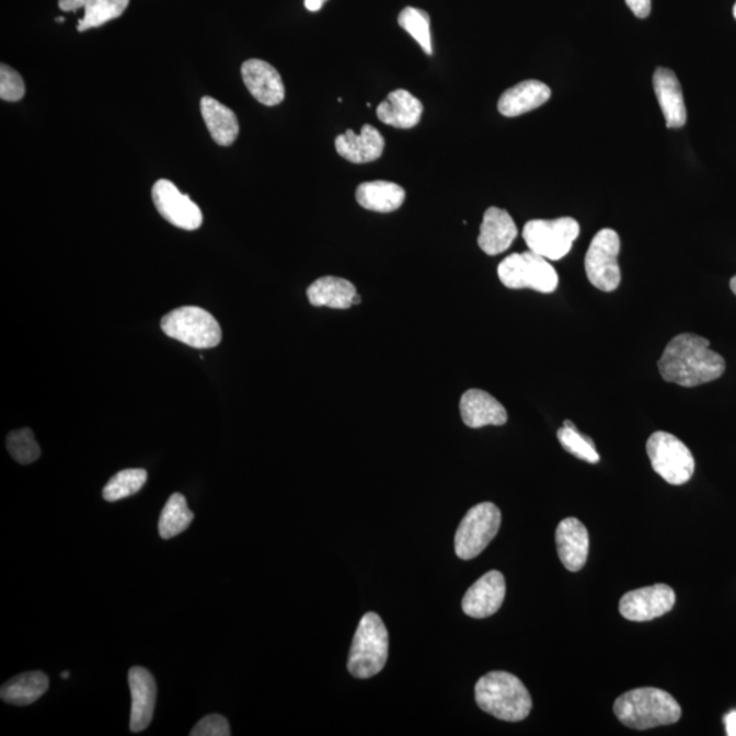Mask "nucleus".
Listing matches in <instances>:
<instances>
[{"mask_svg":"<svg viewBox=\"0 0 736 736\" xmlns=\"http://www.w3.org/2000/svg\"><path fill=\"white\" fill-rule=\"evenodd\" d=\"M462 422L471 428L504 426L507 422L505 406L481 389L467 390L460 401Z\"/></svg>","mask_w":736,"mask_h":736,"instance_id":"17","label":"nucleus"},{"mask_svg":"<svg viewBox=\"0 0 736 736\" xmlns=\"http://www.w3.org/2000/svg\"><path fill=\"white\" fill-rule=\"evenodd\" d=\"M621 253V239L611 228L596 233L585 255V273L594 287L603 292H612L621 284V267L618 256Z\"/></svg>","mask_w":736,"mask_h":736,"instance_id":"10","label":"nucleus"},{"mask_svg":"<svg viewBox=\"0 0 736 736\" xmlns=\"http://www.w3.org/2000/svg\"><path fill=\"white\" fill-rule=\"evenodd\" d=\"M556 435L562 448L577 459L587 461L589 464H598L600 461V455L595 448L594 440L579 433L573 422H563V427L557 429Z\"/></svg>","mask_w":736,"mask_h":736,"instance_id":"29","label":"nucleus"},{"mask_svg":"<svg viewBox=\"0 0 736 736\" xmlns=\"http://www.w3.org/2000/svg\"><path fill=\"white\" fill-rule=\"evenodd\" d=\"M479 708L504 722H521L532 710L531 694L516 675L493 671L475 686Z\"/></svg>","mask_w":736,"mask_h":736,"instance_id":"3","label":"nucleus"},{"mask_svg":"<svg viewBox=\"0 0 736 736\" xmlns=\"http://www.w3.org/2000/svg\"><path fill=\"white\" fill-rule=\"evenodd\" d=\"M128 685L131 691L130 729L141 733L153 721L158 685L153 675L142 667H133L128 672Z\"/></svg>","mask_w":736,"mask_h":736,"instance_id":"15","label":"nucleus"},{"mask_svg":"<svg viewBox=\"0 0 736 736\" xmlns=\"http://www.w3.org/2000/svg\"><path fill=\"white\" fill-rule=\"evenodd\" d=\"M130 0H85L83 19L78 24V32H85L119 19L125 13Z\"/></svg>","mask_w":736,"mask_h":736,"instance_id":"28","label":"nucleus"},{"mask_svg":"<svg viewBox=\"0 0 736 736\" xmlns=\"http://www.w3.org/2000/svg\"><path fill=\"white\" fill-rule=\"evenodd\" d=\"M613 712L618 721L633 729L670 726L682 716L677 700L656 688L634 689L618 697Z\"/></svg>","mask_w":736,"mask_h":736,"instance_id":"2","label":"nucleus"},{"mask_svg":"<svg viewBox=\"0 0 736 736\" xmlns=\"http://www.w3.org/2000/svg\"><path fill=\"white\" fill-rule=\"evenodd\" d=\"M388 657V629L378 613L367 612L360 619L354 635L348 657V671L359 679L376 677L387 666Z\"/></svg>","mask_w":736,"mask_h":736,"instance_id":"4","label":"nucleus"},{"mask_svg":"<svg viewBox=\"0 0 736 736\" xmlns=\"http://www.w3.org/2000/svg\"><path fill=\"white\" fill-rule=\"evenodd\" d=\"M498 277L510 289H533L542 294H552L560 284L557 273L549 262L533 251L511 254L501 262Z\"/></svg>","mask_w":736,"mask_h":736,"instance_id":"6","label":"nucleus"},{"mask_svg":"<svg viewBox=\"0 0 736 736\" xmlns=\"http://www.w3.org/2000/svg\"><path fill=\"white\" fill-rule=\"evenodd\" d=\"M506 583L504 574L491 571L479 578L462 599V611L468 617L483 619L494 616L504 605Z\"/></svg>","mask_w":736,"mask_h":736,"instance_id":"13","label":"nucleus"},{"mask_svg":"<svg viewBox=\"0 0 736 736\" xmlns=\"http://www.w3.org/2000/svg\"><path fill=\"white\" fill-rule=\"evenodd\" d=\"M200 114L206 127L220 147H230L239 136V122L235 113L216 99L206 96L200 100Z\"/></svg>","mask_w":736,"mask_h":736,"instance_id":"24","label":"nucleus"},{"mask_svg":"<svg viewBox=\"0 0 736 736\" xmlns=\"http://www.w3.org/2000/svg\"><path fill=\"white\" fill-rule=\"evenodd\" d=\"M710 347V340L697 334L682 333L674 337L657 361L662 378L683 388L700 387L721 378L726 371V361Z\"/></svg>","mask_w":736,"mask_h":736,"instance_id":"1","label":"nucleus"},{"mask_svg":"<svg viewBox=\"0 0 736 736\" xmlns=\"http://www.w3.org/2000/svg\"><path fill=\"white\" fill-rule=\"evenodd\" d=\"M25 96V82L19 71L8 65L0 66V97L4 102H20Z\"/></svg>","mask_w":736,"mask_h":736,"instance_id":"33","label":"nucleus"},{"mask_svg":"<svg viewBox=\"0 0 736 736\" xmlns=\"http://www.w3.org/2000/svg\"><path fill=\"white\" fill-rule=\"evenodd\" d=\"M59 8L64 11H77L85 8V0H59Z\"/></svg>","mask_w":736,"mask_h":736,"instance_id":"36","label":"nucleus"},{"mask_svg":"<svg viewBox=\"0 0 736 736\" xmlns=\"http://www.w3.org/2000/svg\"><path fill=\"white\" fill-rule=\"evenodd\" d=\"M49 679L42 671L16 675L5 682L0 690V697L11 705H31L47 693Z\"/></svg>","mask_w":736,"mask_h":736,"instance_id":"26","label":"nucleus"},{"mask_svg":"<svg viewBox=\"0 0 736 736\" xmlns=\"http://www.w3.org/2000/svg\"><path fill=\"white\" fill-rule=\"evenodd\" d=\"M518 235L516 222L506 210L488 208L484 214L478 243L487 255L505 253Z\"/></svg>","mask_w":736,"mask_h":736,"instance_id":"20","label":"nucleus"},{"mask_svg":"<svg viewBox=\"0 0 736 736\" xmlns=\"http://www.w3.org/2000/svg\"><path fill=\"white\" fill-rule=\"evenodd\" d=\"M5 444H8L11 457L22 465L32 464L42 455L41 446L36 442L31 428H21L10 433Z\"/></svg>","mask_w":736,"mask_h":736,"instance_id":"32","label":"nucleus"},{"mask_svg":"<svg viewBox=\"0 0 736 736\" xmlns=\"http://www.w3.org/2000/svg\"><path fill=\"white\" fill-rule=\"evenodd\" d=\"M57 22H65L64 16H60V19H57Z\"/></svg>","mask_w":736,"mask_h":736,"instance_id":"41","label":"nucleus"},{"mask_svg":"<svg viewBox=\"0 0 736 736\" xmlns=\"http://www.w3.org/2000/svg\"><path fill=\"white\" fill-rule=\"evenodd\" d=\"M652 468L667 483L682 486L694 475L695 461L690 449L675 435L657 432L646 442Z\"/></svg>","mask_w":736,"mask_h":736,"instance_id":"7","label":"nucleus"},{"mask_svg":"<svg viewBox=\"0 0 736 736\" xmlns=\"http://www.w3.org/2000/svg\"><path fill=\"white\" fill-rule=\"evenodd\" d=\"M501 521V510L491 502L473 506L457 528L455 538L457 556L470 561L481 555L498 534Z\"/></svg>","mask_w":736,"mask_h":736,"instance_id":"8","label":"nucleus"},{"mask_svg":"<svg viewBox=\"0 0 736 736\" xmlns=\"http://www.w3.org/2000/svg\"><path fill=\"white\" fill-rule=\"evenodd\" d=\"M724 724H726L727 735L736 736V711H732L724 716Z\"/></svg>","mask_w":736,"mask_h":736,"instance_id":"37","label":"nucleus"},{"mask_svg":"<svg viewBox=\"0 0 736 736\" xmlns=\"http://www.w3.org/2000/svg\"><path fill=\"white\" fill-rule=\"evenodd\" d=\"M358 295L353 283L345 278L326 276L318 278L307 289V298L315 307H331V309L347 310L354 306Z\"/></svg>","mask_w":736,"mask_h":736,"instance_id":"23","label":"nucleus"},{"mask_svg":"<svg viewBox=\"0 0 736 736\" xmlns=\"http://www.w3.org/2000/svg\"><path fill=\"white\" fill-rule=\"evenodd\" d=\"M356 200L367 210L392 214L404 204L405 192L403 187L392 182H367L361 183L356 189Z\"/></svg>","mask_w":736,"mask_h":736,"instance_id":"25","label":"nucleus"},{"mask_svg":"<svg viewBox=\"0 0 736 736\" xmlns=\"http://www.w3.org/2000/svg\"><path fill=\"white\" fill-rule=\"evenodd\" d=\"M148 481V472L141 468H131L116 473L103 488V498L116 502L137 494Z\"/></svg>","mask_w":736,"mask_h":736,"instance_id":"30","label":"nucleus"},{"mask_svg":"<svg viewBox=\"0 0 736 736\" xmlns=\"http://www.w3.org/2000/svg\"><path fill=\"white\" fill-rule=\"evenodd\" d=\"M325 2H326V0H325Z\"/></svg>","mask_w":736,"mask_h":736,"instance_id":"43","label":"nucleus"},{"mask_svg":"<svg viewBox=\"0 0 736 736\" xmlns=\"http://www.w3.org/2000/svg\"><path fill=\"white\" fill-rule=\"evenodd\" d=\"M378 119L395 128H412L421 122L423 104L419 99L404 89L389 93L377 108Z\"/></svg>","mask_w":736,"mask_h":736,"instance_id":"22","label":"nucleus"},{"mask_svg":"<svg viewBox=\"0 0 736 736\" xmlns=\"http://www.w3.org/2000/svg\"><path fill=\"white\" fill-rule=\"evenodd\" d=\"M242 77L253 97L267 107L283 103L286 97L281 76L265 60H245L242 65Z\"/></svg>","mask_w":736,"mask_h":736,"instance_id":"14","label":"nucleus"},{"mask_svg":"<svg viewBox=\"0 0 736 736\" xmlns=\"http://www.w3.org/2000/svg\"><path fill=\"white\" fill-rule=\"evenodd\" d=\"M61 678H64V679L69 678V672H64V674H61Z\"/></svg>","mask_w":736,"mask_h":736,"instance_id":"40","label":"nucleus"},{"mask_svg":"<svg viewBox=\"0 0 736 736\" xmlns=\"http://www.w3.org/2000/svg\"><path fill=\"white\" fill-rule=\"evenodd\" d=\"M152 198L156 209L170 225L184 231L198 230L204 222L203 211L174 183L160 180L154 183Z\"/></svg>","mask_w":736,"mask_h":736,"instance_id":"11","label":"nucleus"},{"mask_svg":"<svg viewBox=\"0 0 736 736\" xmlns=\"http://www.w3.org/2000/svg\"><path fill=\"white\" fill-rule=\"evenodd\" d=\"M729 288H732V291L736 295V276L732 278V281H729Z\"/></svg>","mask_w":736,"mask_h":736,"instance_id":"39","label":"nucleus"},{"mask_svg":"<svg viewBox=\"0 0 736 736\" xmlns=\"http://www.w3.org/2000/svg\"><path fill=\"white\" fill-rule=\"evenodd\" d=\"M734 16H735V20H736V3L734 5Z\"/></svg>","mask_w":736,"mask_h":736,"instance_id":"42","label":"nucleus"},{"mask_svg":"<svg viewBox=\"0 0 736 736\" xmlns=\"http://www.w3.org/2000/svg\"><path fill=\"white\" fill-rule=\"evenodd\" d=\"M194 513L188 509L186 498L180 493L170 496L159 521L160 537L172 539L192 526Z\"/></svg>","mask_w":736,"mask_h":736,"instance_id":"27","label":"nucleus"},{"mask_svg":"<svg viewBox=\"0 0 736 736\" xmlns=\"http://www.w3.org/2000/svg\"><path fill=\"white\" fill-rule=\"evenodd\" d=\"M578 235L579 225L572 217L528 221L522 231L529 250L550 261H560L571 253Z\"/></svg>","mask_w":736,"mask_h":736,"instance_id":"9","label":"nucleus"},{"mask_svg":"<svg viewBox=\"0 0 736 736\" xmlns=\"http://www.w3.org/2000/svg\"><path fill=\"white\" fill-rule=\"evenodd\" d=\"M654 89L668 128H680L688 122V110L677 74L665 67H657Z\"/></svg>","mask_w":736,"mask_h":736,"instance_id":"18","label":"nucleus"},{"mask_svg":"<svg viewBox=\"0 0 736 736\" xmlns=\"http://www.w3.org/2000/svg\"><path fill=\"white\" fill-rule=\"evenodd\" d=\"M551 97V89L544 82L528 80L517 83L502 94L498 111L506 118H516L542 107Z\"/></svg>","mask_w":736,"mask_h":736,"instance_id":"21","label":"nucleus"},{"mask_svg":"<svg viewBox=\"0 0 736 736\" xmlns=\"http://www.w3.org/2000/svg\"><path fill=\"white\" fill-rule=\"evenodd\" d=\"M637 19L644 20L651 14L652 0H624Z\"/></svg>","mask_w":736,"mask_h":736,"instance_id":"35","label":"nucleus"},{"mask_svg":"<svg viewBox=\"0 0 736 736\" xmlns=\"http://www.w3.org/2000/svg\"><path fill=\"white\" fill-rule=\"evenodd\" d=\"M325 0H304L306 9L309 11H318L322 9Z\"/></svg>","mask_w":736,"mask_h":736,"instance_id":"38","label":"nucleus"},{"mask_svg":"<svg viewBox=\"0 0 736 736\" xmlns=\"http://www.w3.org/2000/svg\"><path fill=\"white\" fill-rule=\"evenodd\" d=\"M383 149L382 134L371 125L361 127L359 134L348 130L336 139L337 153L355 164L371 163V161L378 160L381 158Z\"/></svg>","mask_w":736,"mask_h":736,"instance_id":"19","label":"nucleus"},{"mask_svg":"<svg viewBox=\"0 0 736 736\" xmlns=\"http://www.w3.org/2000/svg\"><path fill=\"white\" fill-rule=\"evenodd\" d=\"M677 600L674 589L665 584L632 590L622 596L619 611L633 622H646L670 612Z\"/></svg>","mask_w":736,"mask_h":736,"instance_id":"12","label":"nucleus"},{"mask_svg":"<svg viewBox=\"0 0 736 736\" xmlns=\"http://www.w3.org/2000/svg\"><path fill=\"white\" fill-rule=\"evenodd\" d=\"M161 329L166 336L197 349L215 348L222 338L216 318L195 306L181 307L169 312L161 320Z\"/></svg>","mask_w":736,"mask_h":736,"instance_id":"5","label":"nucleus"},{"mask_svg":"<svg viewBox=\"0 0 736 736\" xmlns=\"http://www.w3.org/2000/svg\"><path fill=\"white\" fill-rule=\"evenodd\" d=\"M399 25L415 38L423 51L433 55L432 31H429V16L426 11L405 8L399 15Z\"/></svg>","mask_w":736,"mask_h":736,"instance_id":"31","label":"nucleus"},{"mask_svg":"<svg viewBox=\"0 0 736 736\" xmlns=\"http://www.w3.org/2000/svg\"><path fill=\"white\" fill-rule=\"evenodd\" d=\"M192 736H230L231 728L226 717L209 715L197 723L189 733Z\"/></svg>","mask_w":736,"mask_h":736,"instance_id":"34","label":"nucleus"},{"mask_svg":"<svg viewBox=\"0 0 736 736\" xmlns=\"http://www.w3.org/2000/svg\"><path fill=\"white\" fill-rule=\"evenodd\" d=\"M557 555L568 572H579L587 563L589 554V533L577 518H565L555 532Z\"/></svg>","mask_w":736,"mask_h":736,"instance_id":"16","label":"nucleus"}]
</instances>
